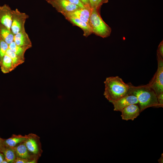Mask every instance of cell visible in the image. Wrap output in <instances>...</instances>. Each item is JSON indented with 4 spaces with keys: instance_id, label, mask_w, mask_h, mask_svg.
<instances>
[{
    "instance_id": "obj_34",
    "label": "cell",
    "mask_w": 163,
    "mask_h": 163,
    "mask_svg": "<svg viewBox=\"0 0 163 163\" xmlns=\"http://www.w3.org/2000/svg\"><path fill=\"white\" fill-rule=\"evenodd\" d=\"M46 0L47 2H48L50 0Z\"/></svg>"
},
{
    "instance_id": "obj_18",
    "label": "cell",
    "mask_w": 163,
    "mask_h": 163,
    "mask_svg": "<svg viewBox=\"0 0 163 163\" xmlns=\"http://www.w3.org/2000/svg\"><path fill=\"white\" fill-rule=\"evenodd\" d=\"M8 48L18 56L25 59L24 54L27 50L31 47H22L16 45L13 41L8 45Z\"/></svg>"
},
{
    "instance_id": "obj_19",
    "label": "cell",
    "mask_w": 163,
    "mask_h": 163,
    "mask_svg": "<svg viewBox=\"0 0 163 163\" xmlns=\"http://www.w3.org/2000/svg\"><path fill=\"white\" fill-rule=\"evenodd\" d=\"M2 153L5 159L8 163H14L16 158V156L14 148L5 146L3 149Z\"/></svg>"
},
{
    "instance_id": "obj_22",
    "label": "cell",
    "mask_w": 163,
    "mask_h": 163,
    "mask_svg": "<svg viewBox=\"0 0 163 163\" xmlns=\"http://www.w3.org/2000/svg\"><path fill=\"white\" fill-rule=\"evenodd\" d=\"M163 58V40L159 44L157 50V53Z\"/></svg>"
},
{
    "instance_id": "obj_24",
    "label": "cell",
    "mask_w": 163,
    "mask_h": 163,
    "mask_svg": "<svg viewBox=\"0 0 163 163\" xmlns=\"http://www.w3.org/2000/svg\"><path fill=\"white\" fill-rule=\"evenodd\" d=\"M157 101L158 103V107H163V93L157 96Z\"/></svg>"
},
{
    "instance_id": "obj_20",
    "label": "cell",
    "mask_w": 163,
    "mask_h": 163,
    "mask_svg": "<svg viewBox=\"0 0 163 163\" xmlns=\"http://www.w3.org/2000/svg\"><path fill=\"white\" fill-rule=\"evenodd\" d=\"M6 54L11 58L12 61L13 69H15L18 66L22 64L25 59L18 56L9 48L7 49Z\"/></svg>"
},
{
    "instance_id": "obj_4",
    "label": "cell",
    "mask_w": 163,
    "mask_h": 163,
    "mask_svg": "<svg viewBox=\"0 0 163 163\" xmlns=\"http://www.w3.org/2000/svg\"><path fill=\"white\" fill-rule=\"evenodd\" d=\"M157 70L147 85L155 91L157 96L163 93V58L157 53Z\"/></svg>"
},
{
    "instance_id": "obj_11",
    "label": "cell",
    "mask_w": 163,
    "mask_h": 163,
    "mask_svg": "<svg viewBox=\"0 0 163 163\" xmlns=\"http://www.w3.org/2000/svg\"><path fill=\"white\" fill-rule=\"evenodd\" d=\"M121 117L123 120H133L139 115L140 110L137 104H132L124 108L121 111Z\"/></svg>"
},
{
    "instance_id": "obj_21",
    "label": "cell",
    "mask_w": 163,
    "mask_h": 163,
    "mask_svg": "<svg viewBox=\"0 0 163 163\" xmlns=\"http://www.w3.org/2000/svg\"><path fill=\"white\" fill-rule=\"evenodd\" d=\"M8 48V45L4 41L0 40V67Z\"/></svg>"
},
{
    "instance_id": "obj_13",
    "label": "cell",
    "mask_w": 163,
    "mask_h": 163,
    "mask_svg": "<svg viewBox=\"0 0 163 163\" xmlns=\"http://www.w3.org/2000/svg\"><path fill=\"white\" fill-rule=\"evenodd\" d=\"M65 18L73 25L80 28L83 31L84 36L87 37L92 33L91 26L86 23L76 18L69 17Z\"/></svg>"
},
{
    "instance_id": "obj_32",
    "label": "cell",
    "mask_w": 163,
    "mask_h": 163,
    "mask_svg": "<svg viewBox=\"0 0 163 163\" xmlns=\"http://www.w3.org/2000/svg\"><path fill=\"white\" fill-rule=\"evenodd\" d=\"M158 162L160 163H163V153L161 154V157L158 160Z\"/></svg>"
},
{
    "instance_id": "obj_6",
    "label": "cell",
    "mask_w": 163,
    "mask_h": 163,
    "mask_svg": "<svg viewBox=\"0 0 163 163\" xmlns=\"http://www.w3.org/2000/svg\"><path fill=\"white\" fill-rule=\"evenodd\" d=\"M29 16L20 11L18 9L13 10L12 21L11 30L14 35L25 28V24Z\"/></svg>"
},
{
    "instance_id": "obj_25",
    "label": "cell",
    "mask_w": 163,
    "mask_h": 163,
    "mask_svg": "<svg viewBox=\"0 0 163 163\" xmlns=\"http://www.w3.org/2000/svg\"><path fill=\"white\" fill-rule=\"evenodd\" d=\"M28 161L27 159L16 157L14 163H27Z\"/></svg>"
},
{
    "instance_id": "obj_14",
    "label": "cell",
    "mask_w": 163,
    "mask_h": 163,
    "mask_svg": "<svg viewBox=\"0 0 163 163\" xmlns=\"http://www.w3.org/2000/svg\"><path fill=\"white\" fill-rule=\"evenodd\" d=\"M14 148L16 157L26 159L29 160L34 157H37L33 155L29 152L24 143V141L18 144Z\"/></svg>"
},
{
    "instance_id": "obj_7",
    "label": "cell",
    "mask_w": 163,
    "mask_h": 163,
    "mask_svg": "<svg viewBox=\"0 0 163 163\" xmlns=\"http://www.w3.org/2000/svg\"><path fill=\"white\" fill-rule=\"evenodd\" d=\"M47 2L61 14L72 11L81 8L66 0H50Z\"/></svg>"
},
{
    "instance_id": "obj_3",
    "label": "cell",
    "mask_w": 163,
    "mask_h": 163,
    "mask_svg": "<svg viewBox=\"0 0 163 163\" xmlns=\"http://www.w3.org/2000/svg\"><path fill=\"white\" fill-rule=\"evenodd\" d=\"M99 9H91L90 17V26L92 33L103 38L110 36L111 28L103 20L100 15Z\"/></svg>"
},
{
    "instance_id": "obj_10",
    "label": "cell",
    "mask_w": 163,
    "mask_h": 163,
    "mask_svg": "<svg viewBox=\"0 0 163 163\" xmlns=\"http://www.w3.org/2000/svg\"><path fill=\"white\" fill-rule=\"evenodd\" d=\"M13 10L6 4L0 6V24L11 30Z\"/></svg>"
},
{
    "instance_id": "obj_1",
    "label": "cell",
    "mask_w": 163,
    "mask_h": 163,
    "mask_svg": "<svg viewBox=\"0 0 163 163\" xmlns=\"http://www.w3.org/2000/svg\"><path fill=\"white\" fill-rule=\"evenodd\" d=\"M130 88L129 95H134L138 101L140 112L151 107H158L157 96L154 90L147 84L135 86L129 83Z\"/></svg>"
},
{
    "instance_id": "obj_23",
    "label": "cell",
    "mask_w": 163,
    "mask_h": 163,
    "mask_svg": "<svg viewBox=\"0 0 163 163\" xmlns=\"http://www.w3.org/2000/svg\"><path fill=\"white\" fill-rule=\"evenodd\" d=\"M68 2L75 4L81 8H84L86 7L80 2L79 0H66Z\"/></svg>"
},
{
    "instance_id": "obj_29",
    "label": "cell",
    "mask_w": 163,
    "mask_h": 163,
    "mask_svg": "<svg viewBox=\"0 0 163 163\" xmlns=\"http://www.w3.org/2000/svg\"><path fill=\"white\" fill-rule=\"evenodd\" d=\"M4 142V139L0 137V152H2L5 147Z\"/></svg>"
},
{
    "instance_id": "obj_12",
    "label": "cell",
    "mask_w": 163,
    "mask_h": 163,
    "mask_svg": "<svg viewBox=\"0 0 163 163\" xmlns=\"http://www.w3.org/2000/svg\"><path fill=\"white\" fill-rule=\"evenodd\" d=\"M13 41L16 45L20 46L30 47L32 46L31 42L26 31L25 28L14 35Z\"/></svg>"
},
{
    "instance_id": "obj_15",
    "label": "cell",
    "mask_w": 163,
    "mask_h": 163,
    "mask_svg": "<svg viewBox=\"0 0 163 163\" xmlns=\"http://www.w3.org/2000/svg\"><path fill=\"white\" fill-rule=\"evenodd\" d=\"M14 35L11 30L0 24V40L8 45L14 41Z\"/></svg>"
},
{
    "instance_id": "obj_5",
    "label": "cell",
    "mask_w": 163,
    "mask_h": 163,
    "mask_svg": "<svg viewBox=\"0 0 163 163\" xmlns=\"http://www.w3.org/2000/svg\"><path fill=\"white\" fill-rule=\"evenodd\" d=\"M24 143L29 152L33 155L39 158L42 153L40 137L36 134L27 135Z\"/></svg>"
},
{
    "instance_id": "obj_31",
    "label": "cell",
    "mask_w": 163,
    "mask_h": 163,
    "mask_svg": "<svg viewBox=\"0 0 163 163\" xmlns=\"http://www.w3.org/2000/svg\"><path fill=\"white\" fill-rule=\"evenodd\" d=\"M5 158L3 154L0 152V163H2L3 160Z\"/></svg>"
},
{
    "instance_id": "obj_27",
    "label": "cell",
    "mask_w": 163,
    "mask_h": 163,
    "mask_svg": "<svg viewBox=\"0 0 163 163\" xmlns=\"http://www.w3.org/2000/svg\"><path fill=\"white\" fill-rule=\"evenodd\" d=\"M91 8L93 9L96 8L97 0H89Z\"/></svg>"
},
{
    "instance_id": "obj_9",
    "label": "cell",
    "mask_w": 163,
    "mask_h": 163,
    "mask_svg": "<svg viewBox=\"0 0 163 163\" xmlns=\"http://www.w3.org/2000/svg\"><path fill=\"white\" fill-rule=\"evenodd\" d=\"M113 105L114 110L121 112L126 107L132 104H138V99L135 96L129 95L122 97L111 102Z\"/></svg>"
},
{
    "instance_id": "obj_30",
    "label": "cell",
    "mask_w": 163,
    "mask_h": 163,
    "mask_svg": "<svg viewBox=\"0 0 163 163\" xmlns=\"http://www.w3.org/2000/svg\"><path fill=\"white\" fill-rule=\"evenodd\" d=\"M39 158L35 157L29 160L27 163H36L37 162Z\"/></svg>"
},
{
    "instance_id": "obj_2",
    "label": "cell",
    "mask_w": 163,
    "mask_h": 163,
    "mask_svg": "<svg viewBox=\"0 0 163 163\" xmlns=\"http://www.w3.org/2000/svg\"><path fill=\"white\" fill-rule=\"evenodd\" d=\"M104 95L110 102L129 95V85L118 76L107 77L104 81Z\"/></svg>"
},
{
    "instance_id": "obj_17",
    "label": "cell",
    "mask_w": 163,
    "mask_h": 163,
    "mask_svg": "<svg viewBox=\"0 0 163 163\" xmlns=\"http://www.w3.org/2000/svg\"><path fill=\"white\" fill-rule=\"evenodd\" d=\"M0 67L2 71L4 73H8L14 70L11 59L6 54L3 58Z\"/></svg>"
},
{
    "instance_id": "obj_16",
    "label": "cell",
    "mask_w": 163,
    "mask_h": 163,
    "mask_svg": "<svg viewBox=\"0 0 163 163\" xmlns=\"http://www.w3.org/2000/svg\"><path fill=\"white\" fill-rule=\"evenodd\" d=\"M27 137V135L24 136L21 135L13 134L11 137L8 139H4L5 146L13 148L18 144L24 141Z\"/></svg>"
},
{
    "instance_id": "obj_26",
    "label": "cell",
    "mask_w": 163,
    "mask_h": 163,
    "mask_svg": "<svg viewBox=\"0 0 163 163\" xmlns=\"http://www.w3.org/2000/svg\"><path fill=\"white\" fill-rule=\"evenodd\" d=\"M108 0H97L96 8L100 9L101 5L103 4L108 2Z\"/></svg>"
},
{
    "instance_id": "obj_28",
    "label": "cell",
    "mask_w": 163,
    "mask_h": 163,
    "mask_svg": "<svg viewBox=\"0 0 163 163\" xmlns=\"http://www.w3.org/2000/svg\"><path fill=\"white\" fill-rule=\"evenodd\" d=\"M79 1L86 7L91 8L89 0H79Z\"/></svg>"
},
{
    "instance_id": "obj_8",
    "label": "cell",
    "mask_w": 163,
    "mask_h": 163,
    "mask_svg": "<svg viewBox=\"0 0 163 163\" xmlns=\"http://www.w3.org/2000/svg\"><path fill=\"white\" fill-rule=\"evenodd\" d=\"M91 11V8L86 7L79 8L72 11L64 12L61 14L65 18L69 17L76 18L90 25V17Z\"/></svg>"
},
{
    "instance_id": "obj_33",
    "label": "cell",
    "mask_w": 163,
    "mask_h": 163,
    "mask_svg": "<svg viewBox=\"0 0 163 163\" xmlns=\"http://www.w3.org/2000/svg\"><path fill=\"white\" fill-rule=\"evenodd\" d=\"M2 163H8V162L5 158L3 160Z\"/></svg>"
}]
</instances>
